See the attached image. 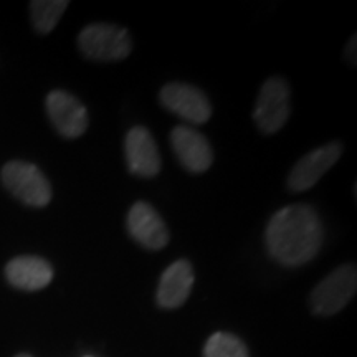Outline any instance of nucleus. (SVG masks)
Wrapping results in <instances>:
<instances>
[{"label":"nucleus","mask_w":357,"mask_h":357,"mask_svg":"<svg viewBox=\"0 0 357 357\" xmlns=\"http://www.w3.org/2000/svg\"><path fill=\"white\" fill-rule=\"evenodd\" d=\"M266 250L284 266H301L319 253L324 240L323 222L310 205H288L268 222Z\"/></svg>","instance_id":"obj_1"},{"label":"nucleus","mask_w":357,"mask_h":357,"mask_svg":"<svg viewBox=\"0 0 357 357\" xmlns=\"http://www.w3.org/2000/svg\"><path fill=\"white\" fill-rule=\"evenodd\" d=\"M78 47L89 60L118 61L131 53L132 40L128 30L111 24H91L79 32Z\"/></svg>","instance_id":"obj_2"},{"label":"nucleus","mask_w":357,"mask_h":357,"mask_svg":"<svg viewBox=\"0 0 357 357\" xmlns=\"http://www.w3.org/2000/svg\"><path fill=\"white\" fill-rule=\"evenodd\" d=\"M2 182L13 197L25 205L45 207L50 204V182L35 164L25 160H10L2 169Z\"/></svg>","instance_id":"obj_3"},{"label":"nucleus","mask_w":357,"mask_h":357,"mask_svg":"<svg viewBox=\"0 0 357 357\" xmlns=\"http://www.w3.org/2000/svg\"><path fill=\"white\" fill-rule=\"evenodd\" d=\"M356 288V266L342 265L336 268L311 291L310 306L312 312L318 316L336 314L351 301Z\"/></svg>","instance_id":"obj_4"},{"label":"nucleus","mask_w":357,"mask_h":357,"mask_svg":"<svg viewBox=\"0 0 357 357\" xmlns=\"http://www.w3.org/2000/svg\"><path fill=\"white\" fill-rule=\"evenodd\" d=\"M289 116V86L283 78L271 77L258 93L253 119L265 134L278 132Z\"/></svg>","instance_id":"obj_5"},{"label":"nucleus","mask_w":357,"mask_h":357,"mask_svg":"<svg viewBox=\"0 0 357 357\" xmlns=\"http://www.w3.org/2000/svg\"><path fill=\"white\" fill-rule=\"evenodd\" d=\"M160 105L171 113L192 124H204L211 119L212 106L197 86L185 83H169L160 89Z\"/></svg>","instance_id":"obj_6"},{"label":"nucleus","mask_w":357,"mask_h":357,"mask_svg":"<svg viewBox=\"0 0 357 357\" xmlns=\"http://www.w3.org/2000/svg\"><path fill=\"white\" fill-rule=\"evenodd\" d=\"M48 118L66 139H77L88 128V111L83 102L70 93L55 89L47 96Z\"/></svg>","instance_id":"obj_7"},{"label":"nucleus","mask_w":357,"mask_h":357,"mask_svg":"<svg viewBox=\"0 0 357 357\" xmlns=\"http://www.w3.org/2000/svg\"><path fill=\"white\" fill-rule=\"evenodd\" d=\"M341 153L342 147L339 142H329V144L307 153L305 158L294 164L291 172H289L288 189L293 192H305L311 189L337 162Z\"/></svg>","instance_id":"obj_8"},{"label":"nucleus","mask_w":357,"mask_h":357,"mask_svg":"<svg viewBox=\"0 0 357 357\" xmlns=\"http://www.w3.org/2000/svg\"><path fill=\"white\" fill-rule=\"evenodd\" d=\"M128 231L134 242L147 250H160L169 243V230L162 217L147 202H136L128 213Z\"/></svg>","instance_id":"obj_9"},{"label":"nucleus","mask_w":357,"mask_h":357,"mask_svg":"<svg viewBox=\"0 0 357 357\" xmlns=\"http://www.w3.org/2000/svg\"><path fill=\"white\" fill-rule=\"evenodd\" d=\"M124 153L131 174L139 177H154L160 171V154L153 134L144 126H134L124 141Z\"/></svg>","instance_id":"obj_10"},{"label":"nucleus","mask_w":357,"mask_h":357,"mask_svg":"<svg viewBox=\"0 0 357 357\" xmlns=\"http://www.w3.org/2000/svg\"><path fill=\"white\" fill-rule=\"evenodd\" d=\"M171 142L177 159L189 172H205L213 162V151L199 131L189 126H177L171 132Z\"/></svg>","instance_id":"obj_11"},{"label":"nucleus","mask_w":357,"mask_h":357,"mask_svg":"<svg viewBox=\"0 0 357 357\" xmlns=\"http://www.w3.org/2000/svg\"><path fill=\"white\" fill-rule=\"evenodd\" d=\"M194 284V268L187 260H177L164 271L158 287V305L166 310L182 306Z\"/></svg>","instance_id":"obj_12"},{"label":"nucleus","mask_w":357,"mask_h":357,"mask_svg":"<svg viewBox=\"0 0 357 357\" xmlns=\"http://www.w3.org/2000/svg\"><path fill=\"white\" fill-rule=\"evenodd\" d=\"M6 276L12 287L25 291H37L50 284L53 268L43 258L17 257L7 263Z\"/></svg>","instance_id":"obj_13"},{"label":"nucleus","mask_w":357,"mask_h":357,"mask_svg":"<svg viewBox=\"0 0 357 357\" xmlns=\"http://www.w3.org/2000/svg\"><path fill=\"white\" fill-rule=\"evenodd\" d=\"M68 7L65 0H35L30 3V13H32L33 26L38 33H50L55 29L58 20L61 19L63 12Z\"/></svg>","instance_id":"obj_14"},{"label":"nucleus","mask_w":357,"mask_h":357,"mask_svg":"<svg viewBox=\"0 0 357 357\" xmlns=\"http://www.w3.org/2000/svg\"><path fill=\"white\" fill-rule=\"evenodd\" d=\"M204 357H248V351L234 334L215 333L204 347Z\"/></svg>","instance_id":"obj_15"},{"label":"nucleus","mask_w":357,"mask_h":357,"mask_svg":"<svg viewBox=\"0 0 357 357\" xmlns=\"http://www.w3.org/2000/svg\"><path fill=\"white\" fill-rule=\"evenodd\" d=\"M347 60H349L352 65H356V35L351 38L349 45H347Z\"/></svg>","instance_id":"obj_16"},{"label":"nucleus","mask_w":357,"mask_h":357,"mask_svg":"<svg viewBox=\"0 0 357 357\" xmlns=\"http://www.w3.org/2000/svg\"><path fill=\"white\" fill-rule=\"evenodd\" d=\"M17 357H32V356H29V354H19Z\"/></svg>","instance_id":"obj_17"}]
</instances>
